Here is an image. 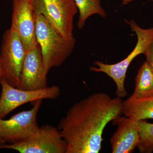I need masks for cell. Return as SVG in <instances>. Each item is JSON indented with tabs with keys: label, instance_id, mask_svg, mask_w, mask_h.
<instances>
[{
	"label": "cell",
	"instance_id": "cell-20",
	"mask_svg": "<svg viewBox=\"0 0 153 153\" xmlns=\"http://www.w3.org/2000/svg\"><path fill=\"white\" fill-rule=\"evenodd\" d=\"M151 1H153V0H151Z\"/></svg>",
	"mask_w": 153,
	"mask_h": 153
},
{
	"label": "cell",
	"instance_id": "cell-8",
	"mask_svg": "<svg viewBox=\"0 0 153 153\" xmlns=\"http://www.w3.org/2000/svg\"><path fill=\"white\" fill-rule=\"evenodd\" d=\"M42 102L35 101L32 108L16 114L9 119L0 118V137L5 143L19 142L38 130L40 127L37 116Z\"/></svg>",
	"mask_w": 153,
	"mask_h": 153
},
{
	"label": "cell",
	"instance_id": "cell-18",
	"mask_svg": "<svg viewBox=\"0 0 153 153\" xmlns=\"http://www.w3.org/2000/svg\"><path fill=\"white\" fill-rule=\"evenodd\" d=\"M133 1L134 0H123L122 4L124 5H127L128 4L131 2Z\"/></svg>",
	"mask_w": 153,
	"mask_h": 153
},
{
	"label": "cell",
	"instance_id": "cell-14",
	"mask_svg": "<svg viewBox=\"0 0 153 153\" xmlns=\"http://www.w3.org/2000/svg\"><path fill=\"white\" fill-rule=\"evenodd\" d=\"M79 12L77 27L82 29L87 19L94 15H98L103 18L107 16L106 12L102 7L100 0H74Z\"/></svg>",
	"mask_w": 153,
	"mask_h": 153
},
{
	"label": "cell",
	"instance_id": "cell-15",
	"mask_svg": "<svg viewBox=\"0 0 153 153\" xmlns=\"http://www.w3.org/2000/svg\"><path fill=\"white\" fill-rule=\"evenodd\" d=\"M139 134L137 148L140 153L153 152V123L146 120L137 121Z\"/></svg>",
	"mask_w": 153,
	"mask_h": 153
},
{
	"label": "cell",
	"instance_id": "cell-5",
	"mask_svg": "<svg viewBox=\"0 0 153 153\" xmlns=\"http://www.w3.org/2000/svg\"><path fill=\"white\" fill-rule=\"evenodd\" d=\"M1 149L21 153H66L67 144L57 128L46 124L25 139L13 144H0Z\"/></svg>",
	"mask_w": 153,
	"mask_h": 153
},
{
	"label": "cell",
	"instance_id": "cell-9",
	"mask_svg": "<svg viewBox=\"0 0 153 153\" xmlns=\"http://www.w3.org/2000/svg\"><path fill=\"white\" fill-rule=\"evenodd\" d=\"M38 44L27 51L17 88L37 90L47 87V75Z\"/></svg>",
	"mask_w": 153,
	"mask_h": 153
},
{
	"label": "cell",
	"instance_id": "cell-13",
	"mask_svg": "<svg viewBox=\"0 0 153 153\" xmlns=\"http://www.w3.org/2000/svg\"><path fill=\"white\" fill-rule=\"evenodd\" d=\"M134 98H143L153 95V72L146 61L141 66L135 78Z\"/></svg>",
	"mask_w": 153,
	"mask_h": 153
},
{
	"label": "cell",
	"instance_id": "cell-17",
	"mask_svg": "<svg viewBox=\"0 0 153 153\" xmlns=\"http://www.w3.org/2000/svg\"><path fill=\"white\" fill-rule=\"evenodd\" d=\"M4 71H3V68H2L1 64H0V80L4 77Z\"/></svg>",
	"mask_w": 153,
	"mask_h": 153
},
{
	"label": "cell",
	"instance_id": "cell-16",
	"mask_svg": "<svg viewBox=\"0 0 153 153\" xmlns=\"http://www.w3.org/2000/svg\"><path fill=\"white\" fill-rule=\"evenodd\" d=\"M144 55L146 58V61L153 72V41L145 51Z\"/></svg>",
	"mask_w": 153,
	"mask_h": 153
},
{
	"label": "cell",
	"instance_id": "cell-4",
	"mask_svg": "<svg viewBox=\"0 0 153 153\" xmlns=\"http://www.w3.org/2000/svg\"><path fill=\"white\" fill-rule=\"evenodd\" d=\"M35 13L41 14L57 33L67 40L74 38V18L77 12L74 0H30Z\"/></svg>",
	"mask_w": 153,
	"mask_h": 153
},
{
	"label": "cell",
	"instance_id": "cell-7",
	"mask_svg": "<svg viewBox=\"0 0 153 153\" xmlns=\"http://www.w3.org/2000/svg\"><path fill=\"white\" fill-rule=\"evenodd\" d=\"M0 118H4L22 105L38 100L55 99L60 94V88L57 85L47 86L40 90H22L10 85L4 78L0 80Z\"/></svg>",
	"mask_w": 153,
	"mask_h": 153
},
{
	"label": "cell",
	"instance_id": "cell-10",
	"mask_svg": "<svg viewBox=\"0 0 153 153\" xmlns=\"http://www.w3.org/2000/svg\"><path fill=\"white\" fill-rule=\"evenodd\" d=\"M11 28L18 33L26 51L38 44L36 15L30 0H13Z\"/></svg>",
	"mask_w": 153,
	"mask_h": 153
},
{
	"label": "cell",
	"instance_id": "cell-6",
	"mask_svg": "<svg viewBox=\"0 0 153 153\" xmlns=\"http://www.w3.org/2000/svg\"><path fill=\"white\" fill-rule=\"evenodd\" d=\"M26 51L18 33L12 28L3 36L0 50V64L8 83L18 87Z\"/></svg>",
	"mask_w": 153,
	"mask_h": 153
},
{
	"label": "cell",
	"instance_id": "cell-1",
	"mask_svg": "<svg viewBox=\"0 0 153 153\" xmlns=\"http://www.w3.org/2000/svg\"><path fill=\"white\" fill-rule=\"evenodd\" d=\"M122 99L97 92L76 102L58 124L66 153H98L106 126L122 114Z\"/></svg>",
	"mask_w": 153,
	"mask_h": 153
},
{
	"label": "cell",
	"instance_id": "cell-3",
	"mask_svg": "<svg viewBox=\"0 0 153 153\" xmlns=\"http://www.w3.org/2000/svg\"><path fill=\"white\" fill-rule=\"evenodd\" d=\"M126 22L130 26L133 31L135 33L137 41L135 47L131 53L125 59L115 64L105 63L101 61H96L94 64L96 66H90V71L96 73L102 72L107 74L114 81L116 85L115 94L117 97L124 98L128 93L125 87L126 74L132 61L140 54H144L148 47L153 41V27L145 29L140 27L133 20Z\"/></svg>",
	"mask_w": 153,
	"mask_h": 153
},
{
	"label": "cell",
	"instance_id": "cell-19",
	"mask_svg": "<svg viewBox=\"0 0 153 153\" xmlns=\"http://www.w3.org/2000/svg\"><path fill=\"white\" fill-rule=\"evenodd\" d=\"M4 143H5V142L0 137V144Z\"/></svg>",
	"mask_w": 153,
	"mask_h": 153
},
{
	"label": "cell",
	"instance_id": "cell-11",
	"mask_svg": "<svg viewBox=\"0 0 153 153\" xmlns=\"http://www.w3.org/2000/svg\"><path fill=\"white\" fill-rule=\"evenodd\" d=\"M113 122L117 128L110 139L112 153L133 152L139 142L137 121L126 116H120Z\"/></svg>",
	"mask_w": 153,
	"mask_h": 153
},
{
	"label": "cell",
	"instance_id": "cell-12",
	"mask_svg": "<svg viewBox=\"0 0 153 153\" xmlns=\"http://www.w3.org/2000/svg\"><path fill=\"white\" fill-rule=\"evenodd\" d=\"M122 114L136 121L153 119V95L140 98L130 96L123 102Z\"/></svg>",
	"mask_w": 153,
	"mask_h": 153
},
{
	"label": "cell",
	"instance_id": "cell-2",
	"mask_svg": "<svg viewBox=\"0 0 153 153\" xmlns=\"http://www.w3.org/2000/svg\"><path fill=\"white\" fill-rule=\"evenodd\" d=\"M36 15V33L41 48L46 71L63 64L72 53L76 44L75 38L67 40L56 32L41 14Z\"/></svg>",
	"mask_w": 153,
	"mask_h": 153
}]
</instances>
